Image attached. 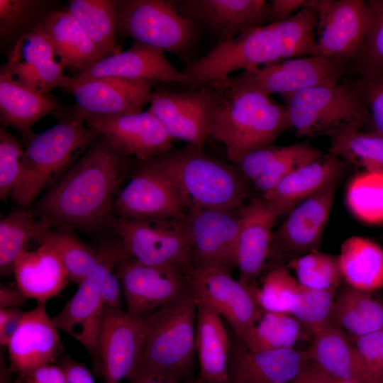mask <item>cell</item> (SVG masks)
I'll return each instance as SVG.
<instances>
[{
    "mask_svg": "<svg viewBox=\"0 0 383 383\" xmlns=\"http://www.w3.org/2000/svg\"><path fill=\"white\" fill-rule=\"evenodd\" d=\"M129 166V157L102 136L50 187L34 206L52 229L92 231L107 226Z\"/></svg>",
    "mask_w": 383,
    "mask_h": 383,
    "instance_id": "6da1fadb",
    "label": "cell"
},
{
    "mask_svg": "<svg viewBox=\"0 0 383 383\" xmlns=\"http://www.w3.org/2000/svg\"><path fill=\"white\" fill-rule=\"evenodd\" d=\"M209 83L213 91L209 137L224 145L235 165L247 153L272 145L291 127L286 106L270 95L234 87L226 79Z\"/></svg>",
    "mask_w": 383,
    "mask_h": 383,
    "instance_id": "7a4b0ae2",
    "label": "cell"
},
{
    "mask_svg": "<svg viewBox=\"0 0 383 383\" xmlns=\"http://www.w3.org/2000/svg\"><path fill=\"white\" fill-rule=\"evenodd\" d=\"M150 161L170 182L187 211L237 210L248 195V180L236 165L213 159L196 146L172 149Z\"/></svg>",
    "mask_w": 383,
    "mask_h": 383,
    "instance_id": "3957f363",
    "label": "cell"
},
{
    "mask_svg": "<svg viewBox=\"0 0 383 383\" xmlns=\"http://www.w3.org/2000/svg\"><path fill=\"white\" fill-rule=\"evenodd\" d=\"M196 316L197 301L190 287L179 299L146 315L133 373H151L187 382L196 352Z\"/></svg>",
    "mask_w": 383,
    "mask_h": 383,
    "instance_id": "277c9868",
    "label": "cell"
},
{
    "mask_svg": "<svg viewBox=\"0 0 383 383\" xmlns=\"http://www.w3.org/2000/svg\"><path fill=\"white\" fill-rule=\"evenodd\" d=\"M74 118L27 140L19 183L11 196L25 207L65 174L99 138L94 129Z\"/></svg>",
    "mask_w": 383,
    "mask_h": 383,
    "instance_id": "5b68a950",
    "label": "cell"
},
{
    "mask_svg": "<svg viewBox=\"0 0 383 383\" xmlns=\"http://www.w3.org/2000/svg\"><path fill=\"white\" fill-rule=\"evenodd\" d=\"M282 97L291 127L299 136L332 138L370 123L369 109L356 82L311 87Z\"/></svg>",
    "mask_w": 383,
    "mask_h": 383,
    "instance_id": "8992f818",
    "label": "cell"
},
{
    "mask_svg": "<svg viewBox=\"0 0 383 383\" xmlns=\"http://www.w3.org/2000/svg\"><path fill=\"white\" fill-rule=\"evenodd\" d=\"M116 31L164 52L184 54L196 37V23L174 1H117Z\"/></svg>",
    "mask_w": 383,
    "mask_h": 383,
    "instance_id": "52a82bcc",
    "label": "cell"
},
{
    "mask_svg": "<svg viewBox=\"0 0 383 383\" xmlns=\"http://www.w3.org/2000/svg\"><path fill=\"white\" fill-rule=\"evenodd\" d=\"M183 270L197 303L224 317L245 342L265 311L259 287L233 279L231 270L218 266L191 264Z\"/></svg>",
    "mask_w": 383,
    "mask_h": 383,
    "instance_id": "ba28073f",
    "label": "cell"
},
{
    "mask_svg": "<svg viewBox=\"0 0 383 383\" xmlns=\"http://www.w3.org/2000/svg\"><path fill=\"white\" fill-rule=\"evenodd\" d=\"M107 226L128 255L143 264L184 270L192 262L186 216L135 220L112 215Z\"/></svg>",
    "mask_w": 383,
    "mask_h": 383,
    "instance_id": "9c48e42d",
    "label": "cell"
},
{
    "mask_svg": "<svg viewBox=\"0 0 383 383\" xmlns=\"http://www.w3.org/2000/svg\"><path fill=\"white\" fill-rule=\"evenodd\" d=\"M279 40L269 26L252 28L219 42L206 55L189 62L182 72L185 85L196 89L204 84L223 79L239 70L281 60Z\"/></svg>",
    "mask_w": 383,
    "mask_h": 383,
    "instance_id": "30bf717a",
    "label": "cell"
},
{
    "mask_svg": "<svg viewBox=\"0 0 383 383\" xmlns=\"http://www.w3.org/2000/svg\"><path fill=\"white\" fill-rule=\"evenodd\" d=\"M347 65L320 56L281 60L225 78L234 87L266 95H289L318 86L339 83Z\"/></svg>",
    "mask_w": 383,
    "mask_h": 383,
    "instance_id": "8fae6325",
    "label": "cell"
},
{
    "mask_svg": "<svg viewBox=\"0 0 383 383\" xmlns=\"http://www.w3.org/2000/svg\"><path fill=\"white\" fill-rule=\"evenodd\" d=\"M337 182L296 205L273 231L266 263L269 267L286 265L292 259L318 250L334 202Z\"/></svg>",
    "mask_w": 383,
    "mask_h": 383,
    "instance_id": "7c38bea8",
    "label": "cell"
},
{
    "mask_svg": "<svg viewBox=\"0 0 383 383\" xmlns=\"http://www.w3.org/2000/svg\"><path fill=\"white\" fill-rule=\"evenodd\" d=\"M318 14V39L313 55L348 65L363 44L369 23L365 1L310 0Z\"/></svg>",
    "mask_w": 383,
    "mask_h": 383,
    "instance_id": "4fadbf2b",
    "label": "cell"
},
{
    "mask_svg": "<svg viewBox=\"0 0 383 383\" xmlns=\"http://www.w3.org/2000/svg\"><path fill=\"white\" fill-rule=\"evenodd\" d=\"M114 272L126 311L138 317L175 301L189 289L184 270L174 266L148 265L128 256L116 264Z\"/></svg>",
    "mask_w": 383,
    "mask_h": 383,
    "instance_id": "5bb4252c",
    "label": "cell"
},
{
    "mask_svg": "<svg viewBox=\"0 0 383 383\" xmlns=\"http://www.w3.org/2000/svg\"><path fill=\"white\" fill-rule=\"evenodd\" d=\"M189 91L164 89L152 91L149 110L160 121L172 139L203 149L209 137L213 105L210 83Z\"/></svg>",
    "mask_w": 383,
    "mask_h": 383,
    "instance_id": "9a60e30c",
    "label": "cell"
},
{
    "mask_svg": "<svg viewBox=\"0 0 383 383\" xmlns=\"http://www.w3.org/2000/svg\"><path fill=\"white\" fill-rule=\"evenodd\" d=\"M84 122L117 151L140 161L158 157L172 149L173 139L149 109L138 113L93 115Z\"/></svg>",
    "mask_w": 383,
    "mask_h": 383,
    "instance_id": "2e32d148",
    "label": "cell"
},
{
    "mask_svg": "<svg viewBox=\"0 0 383 383\" xmlns=\"http://www.w3.org/2000/svg\"><path fill=\"white\" fill-rule=\"evenodd\" d=\"M145 316L104 304L97 339L103 383H121L134 371L143 339Z\"/></svg>",
    "mask_w": 383,
    "mask_h": 383,
    "instance_id": "e0dca14e",
    "label": "cell"
},
{
    "mask_svg": "<svg viewBox=\"0 0 383 383\" xmlns=\"http://www.w3.org/2000/svg\"><path fill=\"white\" fill-rule=\"evenodd\" d=\"M140 165L114 201L113 215L135 220L184 218L186 213L168 179L150 160Z\"/></svg>",
    "mask_w": 383,
    "mask_h": 383,
    "instance_id": "ac0fdd59",
    "label": "cell"
},
{
    "mask_svg": "<svg viewBox=\"0 0 383 383\" xmlns=\"http://www.w3.org/2000/svg\"><path fill=\"white\" fill-rule=\"evenodd\" d=\"M292 209L287 204L255 198L239 211V231L235 251L238 279L253 284L265 270L277 219Z\"/></svg>",
    "mask_w": 383,
    "mask_h": 383,
    "instance_id": "d6986e66",
    "label": "cell"
},
{
    "mask_svg": "<svg viewBox=\"0 0 383 383\" xmlns=\"http://www.w3.org/2000/svg\"><path fill=\"white\" fill-rule=\"evenodd\" d=\"M57 57L48 38L38 25L22 35L11 49L0 73L37 92L48 94L63 89L70 77Z\"/></svg>",
    "mask_w": 383,
    "mask_h": 383,
    "instance_id": "ffe728a7",
    "label": "cell"
},
{
    "mask_svg": "<svg viewBox=\"0 0 383 383\" xmlns=\"http://www.w3.org/2000/svg\"><path fill=\"white\" fill-rule=\"evenodd\" d=\"M158 82L148 79L102 77L66 88L77 102L75 117L84 121L93 115H121L142 112L150 102Z\"/></svg>",
    "mask_w": 383,
    "mask_h": 383,
    "instance_id": "44dd1931",
    "label": "cell"
},
{
    "mask_svg": "<svg viewBox=\"0 0 383 383\" xmlns=\"http://www.w3.org/2000/svg\"><path fill=\"white\" fill-rule=\"evenodd\" d=\"M240 209L233 211L198 209L187 211L186 219L192 245V262L235 267Z\"/></svg>",
    "mask_w": 383,
    "mask_h": 383,
    "instance_id": "7402d4cb",
    "label": "cell"
},
{
    "mask_svg": "<svg viewBox=\"0 0 383 383\" xmlns=\"http://www.w3.org/2000/svg\"><path fill=\"white\" fill-rule=\"evenodd\" d=\"M46 302L38 301L26 311L20 326L6 347L9 370L21 383L35 369L56 362L62 345L57 328L48 315Z\"/></svg>",
    "mask_w": 383,
    "mask_h": 383,
    "instance_id": "603a6c76",
    "label": "cell"
},
{
    "mask_svg": "<svg viewBox=\"0 0 383 383\" xmlns=\"http://www.w3.org/2000/svg\"><path fill=\"white\" fill-rule=\"evenodd\" d=\"M102 77L148 79L183 84L187 82V78L182 71L168 61L164 51L134 41L128 50L104 57L84 71L75 74L62 89Z\"/></svg>",
    "mask_w": 383,
    "mask_h": 383,
    "instance_id": "cb8c5ba5",
    "label": "cell"
},
{
    "mask_svg": "<svg viewBox=\"0 0 383 383\" xmlns=\"http://www.w3.org/2000/svg\"><path fill=\"white\" fill-rule=\"evenodd\" d=\"M104 302L95 274L92 272L79 285L74 296L51 319L61 330L81 343L89 354L93 372L102 377L97 339Z\"/></svg>",
    "mask_w": 383,
    "mask_h": 383,
    "instance_id": "d4e9b609",
    "label": "cell"
},
{
    "mask_svg": "<svg viewBox=\"0 0 383 383\" xmlns=\"http://www.w3.org/2000/svg\"><path fill=\"white\" fill-rule=\"evenodd\" d=\"M309 360L307 350L287 348L254 352L238 338L231 343L230 377L242 383H289Z\"/></svg>",
    "mask_w": 383,
    "mask_h": 383,
    "instance_id": "484cf974",
    "label": "cell"
},
{
    "mask_svg": "<svg viewBox=\"0 0 383 383\" xmlns=\"http://www.w3.org/2000/svg\"><path fill=\"white\" fill-rule=\"evenodd\" d=\"M181 12L205 26L225 41L266 21L267 3L262 0L174 1Z\"/></svg>",
    "mask_w": 383,
    "mask_h": 383,
    "instance_id": "4316f807",
    "label": "cell"
},
{
    "mask_svg": "<svg viewBox=\"0 0 383 383\" xmlns=\"http://www.w3.org/2000/svg\"><path fill=\"white\" fill-rule=\"evenodd\" d=\"M306 350L311 360L336 379L383 383L348 335L332 323L312 338Z\"/></svg>",
    "mask_w": 383,
    "mask_h": 383,
    "instance_id": "83f0119b",
    "label": "cell"
},
{
    "mask_svg": "<svg viewBox=\"0 0 383 383\" xmlns=\"http://www.w3.org/2000/svg\"><path fill=\"white\" fill-rule=\"evenodd\" d=\"M13 274L24 295L41 302L60 295L70 280L58 254L45 242L33 250L21 252L14 262Z\"/></svg>",
    "mask_w": 383,
    "mask_h": 383,
    "instance_id": "f1b7e54d",
    "label": "cell"
},
{
    "mask_svg": "<svg viewBox=\"0 0 383 383\" xmlns=\"http://www.w3.org/2000/svg\"><path fill=\"white\" fill-rule=\"evenodd\" d=\"M60 63L76 74L106 57L82 26L67 11H55L38 24Z\"/></svg>",
    "mask_w": 383,
    "mask_h": 383,
    "instance_id": "f546056e",
    "label": "cell"
},
{
    "mask_svg": "<svg viewBox=\"0 0 383 383\" xmlns=\"http://www.w3.org/2000/svg\"><path fill=\"white\" fill-rule=\"evenodd\" d=\"M201 383H229L231 341L221 316L197 303L195 337Z\"/></svg>",
    "mask_w": 383,
    "mask_h": 383,
    "instance_id": "4dcf8cb0",
    "label": "cell"
},
{
    "mask_svg": "<svg viewBox=\"0 0 383 383\" xmlns=\"http://www.w3.org/2000/svg\"><path fill=\"white\" fill-rule=\"evenodd\" d=\"M344 167L345 164L339 158L331 153L324 154L288 174L261 197L285 204L292 209L303 200L337 182Z\"/></svg>",
    "mask_w": 383,
    "mask_h": 383,
    "instance_id": "1f68e13d",
    "label": "cell"
},
{
    "mask_svg": "<svg viewBox=\"0 0 383 383\" xmlns=\"http://www.w3.org/2000/svg\"><path fill=\"white\" fill-rule=\"evenodd\" d=\"M58 102L48 94L37 92L0 73V120L3 125L21 132L25 139L30 128L56 109Z\"/></svg>",
    "mask_w": 383,
    "mask_h": 383,
    "instance_id": "d6a6232c",
    "label": "cell"
},
{
    "mask_svg": "<svg viewBox=\"0 0 383 383\" xmlns=\"http://www.w3.org/2000/svg\"><path fill=\"white\" fill-rule=\"evenodd\" d=\"M343 279L357 290L373 292L383 288V249L372 240L352 236L338 255Z\"/></svg>",
    "mask_w": 383,
    "mask_h": 383,
    "instance_id": "836d02e7",
    "label": "cell"
},
{
    "mask_svg": "<svg viewBox=\"0 0 383 383\" xmlns=\"http://www.w3.org/2000/svg\"><path fill=\"white\" fill-rule=\"evenodd\" d=\"M331 321L353 340L383 328V301L347 285L334 299Z\"/></svg>",
    "mask_w": 383,
    "mask_h": 383,
    "instance_id": "e575fe53",
    "label": "cell"
},
{
    "mask_svg": "<svg viewBox=\"0 0 383 383\" xmlns=\"http://www.w3.org/2000/svg\"><path fill=\"white\" fill-rule=\"evenodd\" d=\"M52 230L33 210L16 209L3 218L0 221L1 274L13 273L14 262L21 252Z\"/></svg>",
    "mask_w": 383,
    "mask_h": 383,
    "instance_id": "d590c367",
    "label": "cell"
},
{
    "mask_svg": "<svg viewBox=\"0 0 383 383\" xmlns=\"http://www.w3.org/2000/svg\"><path fill=\"white\" fill-rule=\"evenodd\" d=\"M116 6L113 0L69 1L67 11L82 26L106 57L118 54L116 45Z\"/></svg>",
    "mask_w": 383,
    "mask_h": 383,
    "instance_id": "8d00e7d4",
    "label": "cell"
},
{
    "mask_svg": "<svg viewBox=\"0 0 383 383\" xmlns=\"http://www.w3.org/2000/svg\"><path fill=\"white\" fill-rule=\"evenodd\" d=\"M324 154L321 150L305 143L265 147L262 149L263 171L252 184L263 194L299 167L320 158Z\"/></svg>",
    "mask_w": 383,
    "mask_h": 383,
    "instance_id": "74e56055",
    "label": "cell"
},
{
    "mask_svg": "<svg viewBox=\"0 0 383 383\" xmlns=\"http://www.w3.org/2000/svg\"><path fill=\"white\" fill-rule=\"evenodd\" d=\"M311 339L312 336L292 315L265 311L243 343L255 352L294 348L298 342Z\"/></svg>",
    "mask_w": 383,
    "mask_h": 383,
    "instance_id": "f35d334b",
    "label": "cell"
},
{
    "mask_svg": "<svg viewBox=\"0 0 383 383\" xmlns=\"http://www.w3.org/2000/svg\"><path fill=\"white\" fill-rule=\"evenodd\" d=\"M317 21L316 10L307 6L285 20L268 24L279 40L282 60L313 55Z\"/></svg>",
    "mask_w": 383,
    "mask_h": 383,
    "instance_id": "ab89813d",
    "label": "cell"
},
{
    "mask_svg": "<svg viewBox=\"0 0 383 383\" xmlns=\"http://www.w3.org/2000/svg\"><path fill=\"white\" fill-rule=\"evenodd\" d=\"M328 153L360 166L383 172V135L376 131H350L331 138Z\"/></svg>",
    "mask_w": 383,
    "mask_h": 383,
    "instance_id": "60d3db41",
    "label": "cell"
},
{
    "mask_svg": "<svg viewBox=\"0 0 383 383\" xmlns=\"http://www.w3.org/2000/svg\"><path fill=\"white\" fill-rule=\"evenodd\" d=\"M352 213L367 223L383 222V172L365 170L356 174L346 189Z\"/></svg>",
    "mask_w": 383,
    "mask_h": 383,
    "instance_id": "b9f144b4",
    "label": "cell"
},
{
    "mask_svg": "<svg viewBox=\"0 0 383 383\" xmlns=\"http://www.w3.org/2000/svg\"><path fill=\"white\" fill-rule=\"evenodd\" d=\"M48 243L58 254L66 268L70 280L78 286L96 267L99 257L95 251L72 233L52 229L38 240Z\"/></svg>",
    "mask_w": 383,
    "mask_h": 383,
    "instance_id": "7bdbcfd3",
    "label": "cell"
},
{
    "mask_svg": "<svg viewBox=\"0 0 383 383\" xmlns=\"http://www.w3.org/2000/svg\"><path fill=\"white\" fill-rule=\"evenodd\" d=\"M286 266L294 271L304 287L335 292L343 280L338 255L313 251L289 261Z\"/></svg>",
    "mask_w": 383,
    "mask_h": 383,
    "instance_id": "ee69618b",
    "label": "cell"
},
{
    "mask_svg": "<svg viewBox=\"0 0 383 383\" xmlns=\"http://www.w3.org/2000/svg\"><path fill=\"white\" fill-rule=\"evenodd\" d=\"M301 287L286 265L272 266L258 289L259 301L265 311L290 314Z\"/></svg>",
    "mask_w": 383,
    "mask_h": 383,
    "instance_id": "f6af8a7d",
    "label": "cell"
},
{
    "mask_svg": "<svg viewBox=\"0 0 383 383\" xmlns=\"http://www.w3.org/2000/svg\"><path fill=\"white\" fill-rule=\"evenodd\" d=\"M366 4L367 30L360 52L352 63L360 76L383 72V0H370Z\"/></svg>",
    "mask_w": 383,
    "mask_h": 383,
    "instance_id": "bcb514c9",
    "label": "cell"
},
{
    "mask_svg": "<svg viewBox=\"0 0 383 383\" xmlns=\"http://www.w3.org/2000/svg\"><path fill=\"white\" fill-rule=\"evenodd\" d=\"M335 292L312 289L301 286L290 315L312 336L328 325Z\"/></svg>",
    "mask_w": 383,
    "mask_h": 383,
    "instance_id": "7dc6e473",
    "label": "cell"
},
{
    "mask_svg": "<svg viewBox=\"0 0 383 383\" xmlns=\"http://www.w3.org/2000/svg\"><path fill=\"white\" fill-rule=\"evenodd\" d=\"M24 150L20 143L5 128L0 129V199L11 196L23 170Z\"/></svg>",
    "mask_w": 383,
    "mask_h": 383,
    "instance_id": "c3c4849f",
    "label": "cell"
},
{
    "mask_svg": "<svg viewBox=\"0 0 383 383\" xmlns=\"http://www.w3.org/2000/svg\"><path fill=\"white\" fill-rule=\"evenodd\" d=\"M356 84L369 109L374 131L383 135V72L360 76Z\"/></svg>",
    "mask_w": 383,
    "mask_h": 383,
    "instance_id": "681fc988",
    "label": "cell"
},
{
    "mask_svg": "<svg viewBox=\"0 0 383 383\" xmlns=\"http://www.w3.org/2000/svg\"><path fill=\"white\" fill-rule=\"evenodd\" d=\"M34 0H0V36L4 39L40 8Z\"/></svg>",
    "mask_w": 383,
    "mask_h": 383,
    "instance_id": "f907efd6",
    "label": "cell"
},
{
    "mask_svg": "<svg viewBox=\"0 0 383 383\" xmlns=\"http://www.w3.org/2000/svg\"><path fill=\"white\" fill-rule=\"evenodd\" d=\"M352 341L370 368L383 379V328Z\"/></svg>",
    "mask_w": 383,
    "mask_h": 383,
    "instance_id": "816d5d0a",
    "label": "cell"
},
{
    "mask_svg": "<svg viewBox=\"0 0 383 383\" xmlns=\"http://www.w3.org/2000/svg\"><path fill=\"white\" fill-rule=\"evenodd\" d=\"M310 0H273L267 4L266 21L270 23L282 21L296 11L309 6Z\"/></svg>",
    "mask_w": 383,
    "mask_h": 383,
    "instance_id": "f5cc1de1",
    "label": "cell"
},
{
    "mask_svg": "<svg viewBox=\"0 0 383 383\" xmlns=\"http://www.w3.org/2000/svg\"><path fill=\"white\" fill-rule=\"evenodd\" d=\"M18 308L0 309V345L7 347L25 314Z\"/></svg>",
    "mask_w": 383,
    "mask_h": 383,
    "instance_id": "db71d44e",
    "label": "cell"
},
{
    "mask_svg": "<svg viewBox=\"0 0 383 383\" xmlns=\"http://www.w3.org/2000/svg\"><path fill=\"white\" fill-rule=\"evenodd\" d=\"M21 383H66V378L62 368L52 363L31 371Z\"/></svg>",
    "mask_w": 383,
    "mask_h": 383,
    "instance_id": "11a10c76",
    "label": "cell"
},
{
    "mask_svg": "<svg viewBox=\"0 0 383 383\" xmlns=\"http://www.w3.org/2000/svg\"><path fill=\"white\" fill-rule=\"evenodd\" d=\"M59 365L65 372L66 383H95L91 373L82 362L63 357Z\"/></svg>",
    "mask_w": 383,
    "mask_h": 383,
    "instance_id": "9f6ffc18",
    "label": "cell"
},
{
    "mask_svg": "<svg viewBox=\"0 0 383 383\" xmlns=\"http://www.w3.org/2000/svg\"><path fill=\"white\" fill-rule=\"evenodd\" d=\"M337 379L316 362L309 360L298 374L289 383H335Z\"/></svg>",
    "mask_w": 383,
    "mask_h": 383,
    "instance_id": "6f0895ef",
    "label": "cell"
},
{
    "mask_svg": "<svg viewBox=\"0 0 383 383\" xmlns=\"http://www.w3.org/2000/svg\"><path fill=\"white\" fill-rule=\"evenodd\" d=\"M28 299L18 287L15 289L1 284L0 309L17 308L24 304Z\"/></svg>",
    "mask_w": 383,
    "mask_h": 383,
    "instance_id": "680465c9",
    "label": "cell"
},
{
    "mask_svg": "<svg viewBox=\"0 0 383 383\" xmlns=\"http://www.w3.org/2000/svg\"><path fill=\"white\" fill-rule=\"evenodd\" d=\"M128 380L130 383H186L172 377L145 372H134Z\"/></svg>",
    "mask_w": 383,
    "mask_h": 383,
    "instance_id": "91938a15",
    "label": "cell"
},
{
    "mask_svg": "<svg viewBox=\"0 0 383 383\" xmlns=\"http://www.w3.org/2000/svg\"><path fill=\"white\" fill-rule=\"evenodd\" d=\"M186 383H201V382L199 380H196V381H190V380H189Z\"/></svg>",
    "mask_w": 383,
    "mask_h": 383,
    "instance_id": "94428289",
    "label": "cell"
},
{
    "mask_svg": "<svg viewBox=\"0 0 383 383\" xmlns=\"http://www.w3.org/2000/svg\"><path fill=\"white\" fill-rule=\"evenodd\" d=\"M229 383H242V382L231 380Z\"/></svg>",
    "mask_w": 383,
    "mask_h": 383,
    "instance_id": "6125c7cd",
    "label": "cell"
}]
</instances>
